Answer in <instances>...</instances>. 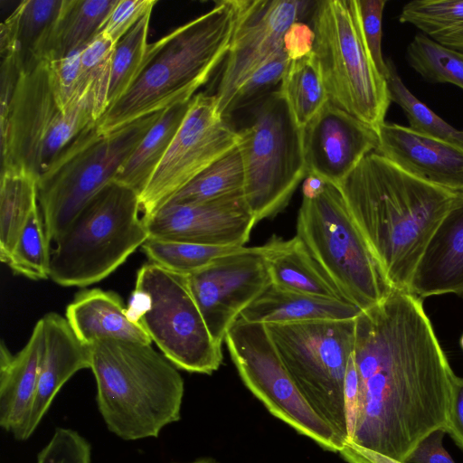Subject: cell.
Returning <instances> with one entry per match:
<instances>
[{
  "mask_svg": "<svg viewBox=\"0 0 463 463\" xmlns=\"http://www.w3.org/2000/svg\"><path fill=\"white\" fill-rule=\"evenodd\" d=\"M339 453L346 463H405L350 441L345 442Z\"/></svg>",
  "mask_w": 463,
  "mask_h": 463,
  "instance_id": "obj_47",
  "label": "cell"
},
{
  "mask_svg": "<svg viewBox=\"0 0 463 463\" xmlns=\"http://www.w3.org/2000/svg\"><path fill=\"white\" fill-rule=\"evenodd\" d=\"M139 194L115 181L105 185L55 241L50 274L62 287H86L115 271L149 238Z\"/></svg>",
  "mask_w": 463,
  "mask_h": 463,
  "instance_id": "obj_5",
  "label": "cell"
},
{
  "mask_svg": "<svg viewBox=\"0 0 463 463\" xmlns=\"http://www.w3.org/2000/svg\"><path fill=\"white\" fill-rule=\"evenodd\" d=\"M239 0H222L202 15L150 43L151 56L129 90L97 121L109 133L142 117L189 102L225 60Z\"/></svg>",
  "mask_w": 463,
  "mask_h": 463,
  "instance_id": "obj_3",
  "label": "cell"
},
{
  "mask_svg": "<svg viewBox=\"0 0 463 463\" xmlns=\"http://www.w3.org/2000/svg\"><path fill=\"white\" fill-rule=\"evenodd\" d=\"M283 48L258 68L236 92L227 117L251 105H256L271 89L279 84L290 64Z\"/></svg>",
  "mask_w": 463,
  "mask_h": 463,
  "instance_id": "obj_39",
  "label": "cell"
},
{
  "mask_svg": "<svg viewBox=\"0 0 463 463\" xmlns=\"http://www.w3.org/2000/svg\"><path fill=\"white\" fill-rule=\"evenodd\" d=\"M44 353L36 394L25 424L15 437L28 439L47 413L61 387L77 372L91 365V346L74 333L65 317L50 312L42 318Z\"/></svg>",
  "mask_w": 463,
  "mask_h": 463,
  "instance_id": "obj_20",
  "label": "cell"
},
{
  "mask_svg": "<svg viewBox=\"0 0 463 463\" xmlns=\"http://www.w3.org/2000/svg\"><path fill=\"white\" fill-rule=\"evenodd\" d=\"M302 132L307 174L336 186L379 145L376 130L329 100Z\"/></svg>",
  "mask_w": 463,
  "mask_h": 463,
  "instance_id": "obj_18",
  "label": "cell"
},
{
  "mask_svg": "<svg viewBox=\"0 0 463 463\" xmlns=\"http://www.w3.org/2000/svg\"><path fill=\"white\" fill-rule=\"evenodd\" d=\"M460 345H461V348L463 349V335H462V336L460 338Z\"/></svg>",
  "mask_w": 463,
  "mask_h": 463,
  "instance_id": "obj_50",
  "label": "cell"
},
{
  "mask_svg": "<svg viewBox=\"0 0 463 463\" xmlns=\"http://www.w3.org/2000/svg\"><path fill=\"white\" fill-rule=\"evenodd\" d=\"M90 346L97 406L109 431L124 440L156 438L179 420L184 380L162 353L151 344L109 338Z\"/></svg>",
  "mask_w": 463,
  "mask_h": 463,
  "instance_id": "obj_4",
  "label": "cell"
},
{
  "mask_svg": "<svg viewBox=\"0 0 463 463\" xmlns=\"http://www.w3.org/2000/svg\"><path fill=\"white\" fill-rule=\"evenodd\" d=\"M161 113L142 117L106 134L99 133L96 125L86 129L39 177L38 203L51 242L113 181Z\"/></svg>",
  "mask_w": 463,
  "mask_h": 463,
  "instance_id": "obj_7",
  "label": "cell"
},
{
  "mask_svg": "<svg viewBox=\"0 0 463 463\" xmlns=\"http://www.w3.org/2000/svg\"><path fill=\"white\" fill-rule=\"evenodd\" d=\"M316 1L239 0L238 19L215 97L220 114L250 76L278 51L289 25L312 13Z\"/></svg>",
  "mask_w": 463,
  "mask_h": 463,
  "instance_id": "obj_15",
  "label": "cell"
},
{
  "mask_svg": "<svg viewBox=\"0 0 463 463\" xmlns=\"http://www.w3.org/2000/svg\"><path fill=\"white\" fill-rule=\"evenodd\" d=\"M44 353L43 322L34 325L25 345L12 354L0 345V426L15 438L26 422L38 386Z\"/></svg>",
  "mask_w": 463,
  "mask_h": 463,
  "instance_id": "obj_22",
  "label": "cell"
},
{
  "mask_svg": "<svg viewBox=\"0 0 463 463\" xmlns=\"http://www.w3.org/2000/svg\"><path fill=\"white\" fill-rule=\"evenodd\" d=\"M118 0H63L39 55L40 61L64 58L93 42Z\"/></svg>",
  "mask_w": 463,
  "mask_h": 463,
  "instance_id": "obj_27",
  "label": "cell"
},
{
  "mask_svg": "<svg viewBox=\"0 0 463 463\" xmlns=\"http://www.w3.org/2000/svg\"><path fill=\"white\" fill-rule=\"evenodd\" d=\"M142 219L149 238L224 247H244L257 222L243 194L167 203Z\"/></svg>",
  "mask_w": 463,
  "mask_h": 463,
  "instance_id": "obj_17",
  "label": "cell"
},
{
  "mask_svg": "<svg viewBox=\"0 0 463 463\" xmlns=\"http://www.w3.org/2000/svg\"><path fill=\"white\" fill-rule=\"evenodd\" d=\"M38 178L20 170L1 172L0 260L6 263L38 203Z\"/></svg>",
  "mask_w": 463,
  "mask_h": 463,
  "instance_id": "obj_29",
  "label": "cell"
},
{
  "mask_svg": "<svg viewBox=\"0 0 463 463\" xmlns=\"http://www.w3.org/2000/svg\"><path fill=\"white\" fill-rule=\"evenodd\" d=\"M50 243L38 205L25 223L6 264L14 274L29 279H49Z\"/></svg>",
  "mask_w": 463,
  "mask_h": 463,
  "instance_id": "obj_37",
  "label": "cell"
},
{
  "mask_svg": "<svg viewBox=\"0 0 463 463\" xmlns=\"http://www.w3.org/2000/svg\"><path fill=\"white\" fill-rule=\"evenodd\" d=\"M377 134L375 152L402 170L435 186L463 192V145L395 123L384 122Z\"/></svg>",
  "mask_w": 463,
  "mask_h": 463,
  "instance_id": "obj_19",
  "label": "cell"
},
{
  "mask_svg": "<svg viewBox=\"0 0 463 463\" xmlns=\"http://www.w3.org/2000/svg\"><path fill=\"white\" fill-rule=\"evenodd\" d=\"M314 43L315 33L312 26L302 21L291 24L282 38L283 51L291 61L310 55Z\"/></svg>",
  "mask_w": 463,
  "mask_h": 463,
  "instance_id": "obj_43",
  "label": "cell"
},
{
  "mask_svg": "<svg viewBox=\"0 0 463 463\" xmlns=\"http://www.w3.org/2000/svg\"><path fill=\"white\" fill-rule=\"evenodd\" d=\"M237 143L238 131L220 114L215 95L196 94L165 156L139 194L142 216L161 208Z\"/></svg>",
  "mask_w": 463,
  "mask_h": 463,
  "instance_id": "obj_14",
  "label": "cell"
},
{
  "mask_svg": "<svg viewBox=\"0 0 463 463\" xmlns=\"http://www.w3.org/2000/svg\"><path fill=\"white\" fill-rule=\"evenodd\" d=\"M359 392L347 441L405 462L448 423L452 371L420 298L392 288L355 319Z\"/></svg>",
  "mask_w": 463,
  "mask_h": 463,
  "instance_id": "obj_1",
  "label": "cell"
},
{
  "mask_svg": "<svg viewBox=\"0 0 463 463\" xmlns=\"http://www.w3.org/2000/svg\"><path fill=\"white\" fill-rule=\"evenodd\" d=\"M279 91L300 128L321 110L328 96L313 52L290 62Z\"/></svg>",
  "mask_w": 463,
  "mask_h": 463,
  "instance_id": "obj_31",
  "label": "cell"
},
{
  "mask_svg": "<svg viewBox=\"0 0 463 463\" xmlns=\"http://www.w3.org/2000/svg\"><path fill=\"white\" fill-rule=\"evenodd\" d=\"M262 246L271 284L285 290L346 301L296 235H276Z\"/></svg>",
  "mask_w": 463,
  "mask_h": 463,
  "instance_id": "obj_25",
  "label": "cell"
},
{
  "mask_svg": "<svg viewBox=\"0 0 463 463\" xmlns=\"http://www.w3.org/2000/svg\"><path fill=\"white\" fill-rule=\"evenodd\" d=\"M116 44L101 35L80 52V79L92 94L100 117L108 109L111 63Z\"/></svg>",
  "mask_w": 463,
  "mask_h": 463,
  "instance_id": "obj_38",
  "label": "cell"
},
{
  "mask_svg": "<svg viewBox=\"0 0 463 463\" xmlns=\"http://www.w3.org/2000/svg\"><path fill=\"white\" fill-rule=\"evenodd\" d=\"M244 167L236 146L165 203H195L243 194ZM164 204V205H165Z\"/></svg>",
  "mask_w": 463,
  "mask_h": 463,
  "instance_id": "obj_32",
  "label": "cell"
},
{
  "mask_svg": "<svg viewBox=\"0 0 463 463\" xmlns=\"http://www.w3.org/2000/svg\"><path fill=\"white\" fill-rule=\"evenodd\" d=\"M386 3V0H357L365 43L377 70L384 78L387 67L382 52V24Z\"/></svg>",
  "mask_w": 463,
  "mask_h": 463,
  "instance_id": "obj_42",
  "label": "cell"
},
{
  "mask_svg": "<svg viewBox=\"0 0 463 463\" xmlns=\"http://www.w3.org/2000/svg\"><path fill=\"white\" fill-rule=\"evenodd\" d=\"M446 431L436 430L422 439L406 463H456L443 445Z\"/></svg>",
  "mask_w": 463,
  "mask_h": 463,
  "instance_id": "obj_44",
  "label": "cell"
},
{
  "mask_svg": "<svg viewBox=\"0 0 463 463\" xmlns=\"http://www.w3.org/2000/svg\"><path fill=\"white\" fill-rule=\"evenodd\" d=\"M190 101L162 111L113 181L133 189L138 194L142 193L169 148Z\"/></svg>",
  "mask_w": 463,
  "mask_h": 463,
  "instance_id": "obj_28",
  "label": "cell"
},
{
  "mask_svg": "<svg viewBox=\"0 0 463 463\" xmlns=\"http://www.w3.org/2000/svg\"><path fill=\"white\" fill-rule=\"evenodd\" d=\"M355 319L265 325L302 395L345 441V381L354 349Z\"/></svg>",
  "mask_w": 463,
  "mask_h": 463,
  "instance_id": "obj_11",
  "label": "cell"
},
{
  "mask_svg": "<svg viewBox=\"0 0 463 463\" xmlns=\"http://www.w3.org/2000/svg\"><path fill=\"white\" fill-rule=\"evenodd\" d=\"M99 117L95 103L65 109L52 90L42 61L22 72L5 122L0 125L1 172L20 170L39 177L58 156Z\"/></svg>",
  "mask_w": 463,
  "mask_h": 463,
  "instance_id": "obj_8",
  "label": "cell"
},
{
  "mask_svg": "<svg viewBox=\"0 0 463 463\" xmlns=\"http://www.w3.org/2000/svg\"><path fill=\"white\" fill-rule=\"evenodd\" d=\"M409 65L433 83H451L463 90V53L417 33L406 49Z\"/></svg>",
  "mask_w": 463,
  "mask_h": 463,
  "instance_id": "obj_36",
  "label": "cell"
},
{
  "mask_svg": "<svg viewBox=\"0 0 463 463\" xmlns=\"http://www.w3.org/2000/svg\"><path fill=\"white\" fill-rule=\"evenodd\" d=\"M358 392L359 379L353 353L348 362L345 381V400L348 423V439L351 436L354 424L358 401Z\"/></svg>",
  "mask_w": 463,
  "mask_h": 463,
  "instance_id": "obj_46",
  "label": "cell"
},
{
  "mask_svg": "<svg viewBox=\"0 0 463 463\" xmlns=\"http://www.w3.org/2000/svg\"><path fill=\"white\" fill-rule=\"evenodd\" d=\"M141 248L150 262L172 272L188 276L243 247L213 246L148 238Z\"/></svg>",
  "mask_w": 463,
  "mask_h": 463,
  "instance_id": "obj_34",
  "label": "cell"
},
{
  "mask_svg": "<svg viewBox=\"0 0 463 463\" xmlns=\"http://www.w3.org/2000/svg\"><path fill=\"white\" fill-rule=\"evenodd\" d=\"M62 4L63 0L22 1L1 24L0 52L16 56L21 73L41 62V49Z\"/></svg>",
  "mask_w": 463,
  "mask_h": 463,
  "instance_id": "obj_26",
  "label": "cell"
},
{
  "mask_svg": "<svg viewBox=\"0 0 463 463\" xmlns=\"http://www.w3.org/2000/svg\"><path fill=\"white\" fill-rule=\"evenodd\" d=\"M338 188L388 284L409 292L425 247L457 193L406 173L376 152Z\"/></svg>",
  "mask_w": 463,
  "mask_h": 463,
  "instance_id": "obj_2",
  "label": "cell"
},
{
  "mask_svg": "<svg viewBox=\"0 0 463 463\" xmlns=\"http://www.w3.org/2000/svg\"><path fill=\"white\" fill-rule=\"evenodd\" d=\"M186 463H218L216 460L211 458H201L191 462Z\"/></svg>",
  "mask_w": 463,
  "mask_h": 463,
  "instance_id": "obj_49",
  "label": "cell"
},
{
  "mask_svg": "<svg viewBox=\"0 0 463 463\" xmlns=\"http://www.w3.org/2000/svg\"><path fill=\"white\" fill-rule=\"evenodd\" d=\"M409 292L419 297L463 294V192L444 215L413 272Z\"/></svg>",
  "mask_w": 463,
  "mask_h": 463,
  "instance_id": "obj_21",
  "label": "cell"
},
{
  "mask_svg": "<svg viewBox=\"0 0 463 463\" xmlns=\"http://www.w3.org/2000/svg\"><path fill=\"white\" fill-rule=\"evenodd\" d=\"M421 33L450 50L463 53V0H413L399 15Z\"/></svg>",
  "mask_w": 463,
  "mask_h": 463,
  "instance_id": "obj_30",
  "label": "cell"
},
{
  "mask_svg": "<svg viewBox=\"0 0 463 463\" xmlns=\"http://www.w3.org/2000/svg\"><path fill=\"white\" fill-rule=\"evenodd\" d=\"M65 317L79 339L87 345L108 338L152 343L142 326L129 317L121 297L111 290L79 291L67 306Z\"/></svg>",
  "mask_w": 463,
  "mask_h": 463,
  "instance_id": "obj_23",
  "label": "cell"
},
{
  "mask_svg": "<svg viewBox=\"0 0 463 463\" xmlns=\"http://www.w3.org/2000/svg\"><path fill=\"white\" fill-rule=\"evenodd\" d=\"M311 22L328 100L378 131L392 101L365 43L357 0L316 1Z\"/></svg>",
  "mask_w": 463,
  "mask_h": 463,
  "instance_id": "obj_6",
  "label": "cell"
},
{
  "mask_svg": "<svg viewBox=\"0 0 463 463\" xmlns=\"http://www.w3.org/2000/svg\"><path fill=\"white\" fill-rule=\"evenodd\" d=\"M186 279L212 336L221 345L241 313L271 284L262 246L243 247Z\"/></svg>",
  "mask_w": 463,
  "mask_h": 463,
  "instance_id": "obj_16",
  "label": "cell"
},
{
  "mask_svg": "<svg viewBox=\"0 0 463 463\" xmlns=\"http://www.w3.org/2000/svg\"><path fill=\"white\" fill-rule=\"evenodd\" d=\"M224 342L238 373L251 393L273 416L322 449L339 452L345 440L309 405L292 380L265 324L239 317Z\"/></svg>",
  "mask_w": 463,
  "mask_h": 463,
  "instance_id": "obj_13",
  "label": "cell"
},
{
  "mask_svg": "<svg viewBox=\"0 0 463 463\" xmlns=\"http://www.w3.org/2000/svg\"><path fill=\"white\" fill-rule=\"evenodd\" d=\"M151 13L144 15L116 44L108 92V109L129 90L150 59L151 45L147 43V33Z\"/></svg>",
  "mask_w": 463,
  "mask_h": 463,
  "instance_id": "obj_33",
  "label": "cell"
},
{
  "mask_svg": "<svg viewBox=\"0 0 463 463\" xmlns=\"http://www.w3.org/2000/svg\"><path fill=\"white\" fill-rule=\"evenodd\" d=\"M156 0H118L106 22L99 35L117 44L126 33L148 12Z\"/></svg>",
  "mask_w": 463,
  "mask_h": 463,
  "instance_id": "obj_41",
  "label": "cell"
},
{
  "mask_svg": "<svg viewBox=\"0 0 463 463\" xmlns=\"http://www.w3.org/2000/svg\"><path fill=\"white\" fill-rule=\"evenodd\" d=\"M237 146L243 195L257 222L277 215L307 175L302 128L279 90L255 105L250 124L238 131Z\"/></svg>",
  "mask_w": 463,
  "mask_h": 463,
  "instance_id": "obj_12",
  "label": "cell"
},
{
  "mask_svg": "<svg viewBox=\"0 0 463 463\" xmlns=\"http://www.w3.org/2000/svg\"><path fill=\"white\" fill-rule=\"evenodd\" d=\"M363 310L340 300L288 291L270 284L241 315L261 324L355 319Z\"/></svg>",
  "mask_w": 463,
  "mask_h": 463,
  "instance_id": "obj_24",
  "label": "cell"
},
{
  "mask_svg": "<svg viewBox=\"0 0 463 463\" xmlns=\"http://www.w3.org/2000/svg\"><path fill=\"white\" fill-rule=\"evenodd\" d=\"M386 81L390 99L404 112L409 128L439 139L463 145V130L455 128L418 99L402 82L397 68L386 59Z\"/></svg>",
  "mask_w": 463,
  "mask_h": 463,
  "instance_id": "obj_35",
  "label": "cell"
},
{
  "mask_svg": "<svg viewBox=\"0 0 463 463\" xmlns=\"http://www.w3.org/2000/svg\"><path fill=\"white\" fill-rule=\"evenodd\" d=\"M452 393L448 423L445 428L454 443L463 450V377L452 376Z\"/></svg>",
  "mask_w": 463,
  "mask_h": 463,
  "instance_id": "obj_45",
  "label": "cell"
},
{
  "mask_svg": "<svg viewBox=\"0 0 463 463\" xmlns=\"http://www.w3.org/2000/svg\"><path fill=\"white\" fill-rule=\"evenodd\" d=\"M91 446L79 432L57 428L40 450L36 463H90Z\"/></svg>",
  "mask_w": 463,
  "mask_h": 463,
  "instance_id": "obj_40",
  "label": "cell"
},
{
  "mask_svg": "<svg viewBox=\"0 0 463 463\" xmlns=\"http://www.w3.org/2000/svg\"><path fill=\"white\" fill-rule=\"evenodd\" d=\"M343 298L364 311L392 289L354 222L338 186L303 198L297 234Z\"/></svg>",
  "mask_w": 463,
  "mask_h": 463,
  "instance_id": "obj_10",
  "label": "cell"
},
{
  "mask_svg": "<svg viewBox=\"0 0 463 463\" xmlns=\"http://www.w3.org/2000/svg\"><path fill=\"white\" fill-rule=\"evenodd\" d=\"M127 311L177 368L211 374L222 362V345L212 336L186 276L152 262L137 273Z\"/></svg>",
  "mask_w": 463,
  "mask_h": 463,
  "instance_id": "obj_9",
  "label": "cell"
},
{
  "mask_svg": "<svg viewBox=\"0 0 463 463\" xmlns=\"http://www.w3.org/2000/svg\"><path fill=\"white\" fill-rule=\"evenodd\" d=\"M328 182L317 175L308 173L302 184L303 198L315 199L326 190Z\"/></svg>",
  "mask_w": 463,
  "mask_h": 463,
  "instance_id": "obj_48",
  "label": "cell"
}]
</instances>
